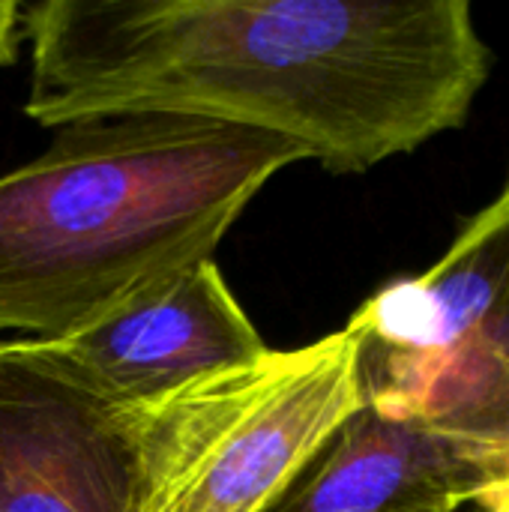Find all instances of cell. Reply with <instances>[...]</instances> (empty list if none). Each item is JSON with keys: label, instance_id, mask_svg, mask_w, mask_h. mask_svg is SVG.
<instances>
[{"label": "cell", "instance_id": "6da1fadb", "mask_svg": "<svg viewBox=\"0 0 509 512\" xmlns=\"http://www.w3.org/2000/svg\"><path fill=\"white\" fill-rule=\"evenodd\" d=\"M24 114L189 117L360 174L459 129L492 51L465 0H39Z\"/></svg>", "mask_w": 509, "mask_h": 512}, {"label": "cell", "instance_id": "7a4b0ae2", "mask_svg": "<svg viewBox=\"0 0 509 512\" xmlns=\"http://www.w3.org/2000/svg\"><path fill=\"white\" fill-rule=\"evenodd\" d=\"M306 153L189 117L57 129L0 174V342L66 339L162 276L213 258L255 195Z\"/></svg>", "mask_w": 509, "mask_h": 512}, {"label": "cell", "instance_id": "3957f363", "mask_svg": "<svg viewBox=\"0 0 509 512\" xmlns=\"http://www.w3.org/2000/svg\"><path fill=\"white\" fill-rule=\"evenodd\" d=\"M363 402L360 345L342 327L123 408L132 512H267Z\"/></svg>", "mask_w": 509, "mask_h": 512}, {"label": "cell", "instance_id": "277c9868", "mask_svg": "<svg viewBox=\"0 0 509 512\" xmlns=\"http://www.w3.org/2000/svg\"><path fill=\"white\" fill-rule=\"evenodd\" d=\"M345 330L375 411L465 441L509 438V180L444 258L375 291Z\"/></svg>", "mask_w": 509, "mask_h": 512}, {"label": "cell", "instance_id": "5b68a950", "mask_svg": "<svg viewBox=\"0 0 509 512\" xmlns=\"http://www.w3.org/2000/svg\"><path fill=\"white\" fill-rule=\"evenodd\" d=\"M27 345L114 411L156 402L267 351L213 258L162 276L66 339Z\"/></svg>", "mask_w": 509, "mask_h": 512}, {"label": "cell", "instance_id": "8992f818", "mask_svg": "<svg viewBox=\"0 0 509 512\" xmlns=\"http://www.w3.org/2000/svg\"><path fill=\"white\" fill-rule=\"evenodd\" d=\"M0 512H132L120 414L27 342H0Z\"/></svg>", "mask_w": 509, "mask_h": 512}, {"label": "cell", "instance_id": "52a82bcc", "mask_svg": "<svg viewBox=\"0 0 509 512\" xmlns=\"http://www.w3.org/2000/svg\"><path fill=\"white\" fill-rule=\"evenodd\" d=\"M495 444L363 402L267 512H459L480 492Z\"/></svg>", "mask_w": 509, "mask_h": 512}, {"label": "cell", "instance_id": "ba28073f", "mask_svg": "<svg viewBox=\"0 0 509 512\" xmlns=\"http://www.w3.org/2000/svg\"><path fill=\"white\" fill-rule=\"evenodd\" d=\"M471 510L509 512V438L495 444V450L489 456L486 480H483L480 492L474 495Z\"/></svg>", "mask_w": 509, "mask_h": 512}, {"label": "cell", "instance_id": "9c48e42d", "mask_svg": "<svg viewBox=\"0 0 509 512\" xmlns=\"http://www.w3.org/2000/svg\"><path fill=\"white\" fill-rule=\"evenodd\" d=\"M21 42V3L0 0V66H9Z\"/></svg>", "mask_w": 509, "mask_h": 512}]
</instances>
